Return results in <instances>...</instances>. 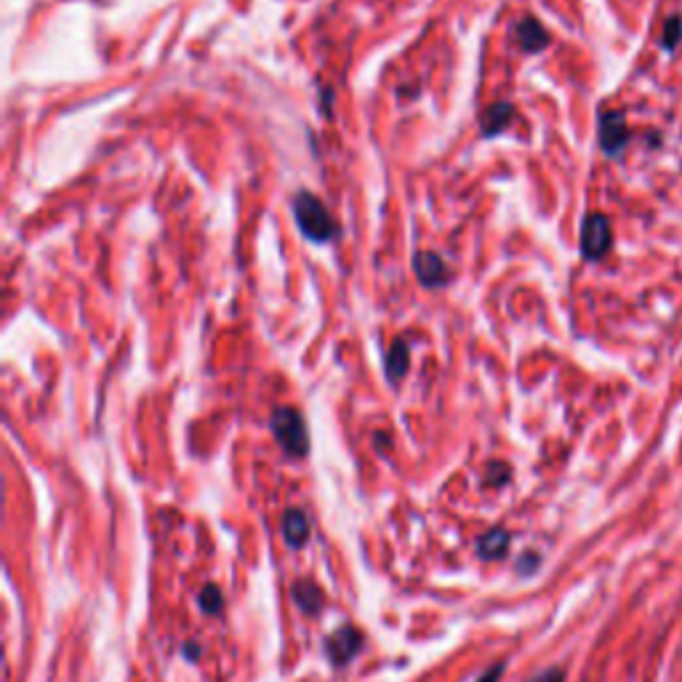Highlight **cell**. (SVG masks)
Listing matches in <instances>:
<instances>
[{"label": "cell", "instance_id": "obj_1", "mask_svg": "<svg viewBox=\"0 0 682 682\" xmlns=\"http://www.w3.org/2000/svg\"><path fill=\"white\" fill-rule=\"evenodd\" d=\"M294 216H297L301 235L307 240H312V243H331L339 235V229H336L328 209L323 206V200L315 198L307 190H301L294 198Z\"/></svg>", "mask_w": 682, "mask_h": 682}, {"label": "cell", "instance_id": "obj_2", "mask_svg": "<svg viewBox=\"0 0 682 682\" xmlns=\"http://www.w3.org/2000/svg\"><path fill=\"white\" fill-rule=\"evenodd\" d=\"M269 426L288 456H307L309 453V429L297 408H288V405L278 408L269 419Z\"/></svg>", "mask_w": 682, "mask_h": 682}, {"label": "cell", "instance_id": "obj_3", "mask_svg": "<svg viewBox=\"0 0 682 682\" xmlns=\"http://www.w3.org/2000/svg\"><path fill=\"white\" fill-rule=\"evenodd\" d=\"M610 243H613V229H610L608 216L589 213L584 219V227H581V254H584V258H589V261L602 258L610 251Z\"/></svg>", "mask_w": 682, "mask_h": 682}, {"label": "cell", "instance_id": "obj_4", "mask_svg": "<svg viewBox=\"0 0 682 682\" xmlns=\"http://www.w3.org/2000/svg\"><path fill=\"white\" fill-rule=\"evenodd\" d=\"M360 648H363V635L355 627H341L326 639V656L336 669L346 667L360 653Z\"/></svg>", "mask_w": 682, "mask_h": 682}, {"label": "cell", "instance_id": "obj_5", "mask_svg": "<svg viewBox=\"0 0 682 682\" xmlns=\"http://www.w3.org/2000/svg\"><path fill=\"white\" fill-rule=\"evenodd\" d=\"M597 133H599V144L608 155H619L629 141L627 121L621 112H602L599 123H597Z\"/></svg>", "mask_w": 682, "mask_h": 682}, {"label": "cell", "instance_id": "obj_6", "mask_svg": "<svg viewBox=\"0 0 682 682\" xmlns=\"http://www.w3.org/2000/svg\"><path fill=\"white\" fill-rule=\"evenodd\" d=\"M414 272L424 288H437L448 280V267L434 251H419L414 256Z\"/></svg>", "mask_w": 682, "mask_h": 682}, {"label": "cell", "instance_id": "obj_7", "mask_svg": "<svg viewBox=\"0 0 682 682\" xmlns=\"http://www.w3.org/2000/svg\"><path fill=\"white\" fill-rule=\"evenodd\" d=\"M514 35H517L520 48L528 51V54H539V51H544V48L550 45V33H547V30L541 27V22L533 19V16L520 19V22L514 24Z\"/></svg>", "mask_w": 682, "mask_h": 682}, {"label": "cell", "instance_id": "obj_8", "mask_svg": "<svg viewBox=\"0 0 682 682\" xmlns=\"http://www.w3.org/2000/svg\"><path fill=\"white\" fill-rule=\"evenodd\" d=\"M512 115H514V107L510 102H496L491 104L482 118H480V128H482V136L491 139V136H499L502 131H507L512 123Z\"/></svg>", "mask_w": 682, "mask_h": 682}, {"label": "cell", "instance_id": "obj_9", "mask_svg": "<svg viewBox=\"0 0 682 682\" xmlns=\"http://www.w3.org/2000/svg\"><path fill=\"white\" fill-rule=\"evenodd\" d=\"M283 536L288 541V547H304L309 539V520L301 510H288L283 514Z\"/></svg>", "mask_w": 682, "mask_h": 682}, {"label": "cell", "instance_id": "obj_10", "mask_svg": "<svg viewBox=\"0 0 682 682\" xmlns=\"http://www.w3.org/2000/svg\"><path fill=\"white\" fill-rule=\"evenodd\" d=\"M408 365H411L408 344L403 339H395L392 341V346H389V352H386V376H389V382H400V379L408 374Z\"/></svg>", "mask_w": 682, "mask_h": 682}, {"label": "cell", "instance_id": "obj_11", "mask_svg": "<svg viewBox=\"0 0 682 682\" xmlns=\"http://www.w3.org/2000/svg\"><path fill=\"white\" fill-rule=\"evenodd\" d=\"M294 599H297V605L304 610V613H317L320 608H323V592H320V587L315 584V581H309V579H301L294 584Z\"/></svg>", "mask_w": 682, "mask_h": 682}, {"label": "cell", "instance_id": "obj_12", "mask_svg": "<svg viewBox=\"0 0 682 682\" xmlns=\"http://www.w3.org/2000/svg\"><path fill=\"white\" fill-rule=\"evenodd\" d=\"M507 550H510V533L502 531V528H493V531L482 533L480 541H477V552H480V557H493V560H499V557L507 554Z\"/></svg>", "mask_w": 682, "mask_h": 682}, {"label": "cell", "instance_id": "obj_13", "mask_svg": "<svg viewBox=\"0 0 682 682\" xmlns=\"http://www.w3.org/2000/svg\"><path fill=\"white\" fill-rule=\"evenodd\" d=\"M200 608L209 613V616H216V613H221V608H224V599H221V592H219V587L216 584H206L203 589H200Z\"/></svg>", "mask_w": 682, "mask_h": 682}, {"label": "cell", "instance_id": "obj_14", "mask_svg": "<svg viewBox=\"0 0 682 682\" xmlns=\"http://www.w3.org/2000/svg\"><path fill=\"white\" fill-rule=\"evenodd\" d=\"M682 41V19L680 16H672L667 24H664V48H677Z\"/></svg>", "mask_w": 682, "mask_h": 682}, {"label": "cell", "instance_id": "obj_15", "mask_svg": "<svg viewBox=\"0 0 682 682\" xmlns=\"http://www.w3.org/2000/svg\"><path fill=\"white\" fill-rule=\"evenodd\" d=\"M510 467L504 464V462H493V464H488V482L491 485H504L507 480H510Z\"/></svg>", "mask_w": 682, "mask_h": 682}, {"label": "cell", "instance_id": "obj_16", "mask_svg": "<svg viewBox=\"0 0 682 682\" xmlns=\"http://www.w3.org/2000/svg\"><path fill=\"white\" fill-rule=\"evenodd\" d=\"M531 682H565V672L562 669H547V672L536 675Z\"/></svg>", "mask_w": 682, "mask_h": 682}, {"label": "cell", "instance_id": "obj_17", "mask_svg": "<svg viewBox=\"0 0 682 682\" xmlns=\"http://www.w3.org/2000/svg\"><path fill=\"white\" fill-rule=\"evenodd\" d=\"M536 565H539V557H536L533 552H525V557L517 562V570H520L522 576H528V573H531V568H536Z\"/></svg>", "mask_w": 682, "mask_h": 682}, {"label": "cell", "instance_id": "obj_18", "mask_svg": "<svg viewBox=\"0 0 682 682\" xmlns=\"http://www.w3.org/2000/svg\"><path fill=\"white\" fill-rule=\"evenodd\" d=\"M502 675H504V664H496L493 669H488L477 682H499L502 680Z\"/></svg>", "mask_w": 682, "mask_h": 682}, {"label": "cell", "instance_id": "obj_19", "mask_svg": "<svg viewBox=\"0 0 682 682\" xmlns=\"http://www.w3.org/2000/svg\"><path fill=\"white\" fill-rule=\"evenodd\" d=\"M184 656L195 661V658L200 656V648H198V645H192V642H187V645H184Z\"/></svg>", "mask_w": 682, "mask_h": 682}]
</instances>
